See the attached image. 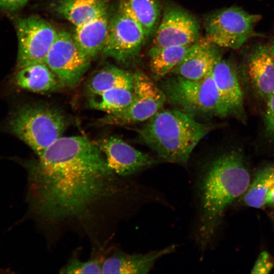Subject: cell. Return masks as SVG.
Masks as SVG:
<instances>
[{"mask_svg": "<svg viewBox=\"0 0 274 274\" xmlns=\"http://www.w3.org/2000/svg\"><path fill=\"white\" fill-rule=\"evenodd\" d=\"M16 31L18 43L17 70L45 63L58 31L53 26L42 17L31 16L18 21Z\"/></svg>", "mask_w": 274, "mask_h": 274, "instance_id": "cell-9", "label": "cell"}, {"mask_svg": "<svg viewBox=\"0 0 274 274\" xmlns=\"http://www.w3.org/2000/svg\"><path fill=\"white\" fill-rule=\"evenodd\" d=\"M175 248V245H172L160 250L144 254L114 253L104 260L101 273H148L157 260L172 253Z\"/></svg>", "mask_w": 274, "mask_h": 274, "instance_id": "cell-16", "label": "cell"}, {"mask_svg": "<svg viewBox=\"0 0 274 274\" xmlns=\"http://www.w3.org/2000/svg\"><path fill=\"white\" fill-rule=\"evenodd\" d=\"M134 75L127 71L113 65L105 66L95 73L87 81V95L99 93L112 88L132 90Z\"/></svg>", "mask_w": 274, "mask_h": 274, "instance_id": "cell-22", "label": "cell"}, {"mask_svg": "<svg viewBox=\"0 0 274 274\" xmlns=\"http://www.w3.org/2000/svg\"><path fill=\"white\" fill-rule=\"evenodd\" d=\"M274 206V187L268 193L266 198V205Z\"/></svg>", "mask_w": 274, "mask_h": 274, "instance_id": "cell-29", "label": "cell"}, {"mask_svg": "<svg viewBox=\"0 0 274 274\" xmlns=\"http://www.w3.org/2000/svg\"><path fill=\"white\" fill-rule=\"evenodd\" d=\"M134 75L133 98L124 110L107 114L98 120L102 125H120L147 121L159 111L167 101L166 95L152 78L142 72Z\"/></svg>", "mask_w": 274, "mask_h": 274, "instance_id": "cell-7", "label": "cell"}, {"mask_svg": "<svg viewBox=\"0 0 274 274\" xmlns=\"http://www.w3.org/2000/svg\"><path fill=\"white\" fill-rule=\"evenodd\" d=\"M274 266L270 256L266 251L262 252L258 256L253 267L252 273L265 274L269 273Z\"/></svg>", "mask_w": 274, "mask_h": 274, "instance_id": "cell-26", "label": "cell"}, {"mask_svg": "<svg viewBox=\"0 0 274 274\" xmlns=\"http://www.w3.org/2000/svg\"><path fill=\"white\" fill-rule=\"evenodd\" d=\"M119 9L142 27L146 38L154 35L160 21V0H121Z\"/></svg>", "mask_w": 274, "mask_h": 274, "instance_id": "cell-20", "label": "cell"}, {"mask_svg": "<svg viewBox=\"0 0 274 274\" xmlns=\"http://www.w3.org/2000/svg\"><path fill=\"white\" fill-rule=\"evenodd\" d=\"M153 46H190L200 37V25L196 19L178 6L167 7L154 33Z\"/></svg>", "mask_w": 274, "mask_h": 274, "instance_id": "cell-11", "label": "cell"}, {"mask_svg": "<svg viewBox=\"0 0 274 274\" xmlns=\"http://www.w3.org/2000/svg\"><path fill=\"white\" fill-rule=\"evenodd\" d=\"M55 11L78 27L108 11L107 0H58Z\"/></svg>", "mask_w": 274, "mask_h": 274, "instance_id": "cell-19", "label": "cell"}, {"mask_svg": "<svg viewBox=\"0 0 274 274\" xmlns=\"http://www.w3.org/2000/svg\"><path fill=\"white\" fill-rule=\"evenodd\" d=\"M94 142L104 154L110 168L118 176L132 175L158 163L154 157L116 135L104 136Z\"/></svg>", "mask_w": 274, "mask_h": 274, "instance_id": "cell-12", "label": "cell"}, {"mask_svg": "<svg viewBox=\"0 0 274 274\" xmlns=\"http://www.w3.org/2000/svg\"><path fill=\"white\" fill-rule=\"evenodd\" d=\"M264 122L266 134L274 140V94L267 99Z\"/></svg>", "mask_w": 274, "mask_h": 274, "instance_id": "cell-27", "label": "cell"}, {"mask_svg": "<svg viewBox=\"0 0 274 274\" xmlns=\"http://www.w3.org/2000/svg\"><path fill=\"white\" fill-rule=\"evenodd\" d=\"M261 19L238 7L219 10L204 18V38L218 47L238 49L256 35L254 26Z\"/></svg>", "mask_w": 274, "mask_h": 274, "instance_id": "cell-6", "label": "cell"}, {"mask_svg": "<svg viewBox=\"0 0 274 274\" xmlns=\"http://www.w3.org/2000/svg\"><path fill=\"white\" fill-rule=\"evenodd\" d=\"M87 95L89 108L107 114L116 113L124 110L131 104L134 96L132 90L120 88Z\"/></svg>", "mask_w": 274, "mask_h": 274, "instance_id": "cell-23", "label": "cell"}, {"mask_svg": "<svg viewBox=\"0 0 274 274\" xmlns=\"http://www.w3.org/2000/svg\"><path fill=\"white\" fill-rule=\"evenodd\" d=\"M218 48L206 38H200L190 46L182 61L172 73L193 80L206 78L222 58Z\"/></svg>", "mask_w": 274, "mask_h": 274, "instance_id": "cell-13", "label": "cell"}, {"mask_svg": "<svg viewBox=\"0 0 274 274\" xmlns=\"http://www.w3.org/2000/svg\"><path fill=\"white\" fill-rule=\"evenodd\" d=\"M160 87L167 101L176 109L193 116L221 117L219 95L212 72L199 80L175 75L162 80Z\"/></svg>", "mask_w": 274, "mask_h": 274, "instance_id": "cell-5", "label": "cell"}, {"mask_svg": "<svg viewBox=\"0 0 274 274\" xmlns=\"http://www.w3.org/2000/svg\"><path fill=\"white\" fill-rule=\"evenodd\" d=\"M212 76L217 89L221 117L243 112V95L235 71L222 58L217 62Z\"/></svg>", "mask_w": 274, "mask_h": 274, "instance_id": "cell-14", "label": "cell"}, {"mask_svg": "<svg viewBox=\"0 0 274 274\" xmlns=\"http://www.w3.org/2000/svg\"><path fill=\"white\" fill-rule=\"evenodd\" d=\"M274 187V165L267 166L256 174L244 193V201L248 207L259 209L266 205L268 193Z\"/></svg>", "mask_w": 274, "mask_h": 274, "instance_id": "cell-24", "label": "cell"}, {"mask_svg": "<svg viewBox=\"0 0 274 274\" xmlns=\"http://www.w3.org/2000/svg\"><path fill=\"white\" fill-rule=\"evenodd\" d=\"M250 176L241 155L232 151L210 162L198 181L200 213L198 241L205 248L225 209L244 194Z\"/></svg>", "mask_w": 274, "mask_h": 274, "instance_id": "cell-2", "label": "cell"}, {"mask_svg": "<svg viewBox=\"0 0 274 274\" xmlns=\"http://www.w3.org/2000/svg\"><path fill=\"white\" fill-rule=\"evenodd\" d=\"M27 167L30 210L51 229L92 236L122 190L101 151L85 136H61Z\"/></svg>", "mask_w": 274, "mask_h": 274, "instance_id": "cell-1", "label": "cell"}, {"mask_svg": "<svg viewBox=\"0 0 274 274\" xmlns=\"http://www.w3.org/2000/svg\"><path fill=\"white\" fill-rule=\"evenodd\" d=\"M248 76L258 94L267 99L274 94V61L267 45L258 44L248 53Z\"/></svg>", "mask_w": 274, "mask_h": 274, "instance_id": "cell-15", "label": "cell"}, {"mask_svg": "<svg viewBox=\"0 0 274 274\" xmlns=\"http://www.w3.org/2000/svg\"><path fill=\"white\" fill-rule=\"evenodd\" d=\"M68 124L67 117L58 108L36 104L18 108L9 121L8 128L37 156L62 136Z\"/></svg>", "mask_w": 274, "mask_h": 274, "instance_id": "cell-4", "label": "cell"}, {"mask_svg": "<svg viewBox=\"0 0 274 274\" xmlns=\"http://www.w3.org/2000/svg\"><path fill=\"white\" fill-rule=\"evenodd\" d=\"M29 0H0V8L15 11L23 7Z\"/></svg>", "mask_w": 274, "mask_h": 274, "instance_id": "cell-28", "label": "cell"}, {"mask_svg": "<svg viewBox=\"0 0 274 274\" xmlns=\"http://www.w3.org/2000/svg\"><path fill=\"white\" fill-rule=\"evenodd\" d=\"M14 84L22 89L38 93H48L64 87L45 63L29 65L17 70Z\"/></svg>", "mask_w": 274, "mask_h": 274, "instance_id": "cell-17", "label": "cell"}, {"mask_svg": "<svg viewBox=\"0 0 274 274\" xmlns=\"http://www.w3.org/2000/svg\"><path fill=\"white\" fill-rule=\"evenodd\" d=\"M146 39L140 25L118 8L110 17L108 35L102 52L120 63L128 65L138 57Z\"/></svg>", "mask_w": 274, "mask_h": 274, "instance_id": "cell-10", "label": "cell"}, {"mask_svg": "<svg viewBox=\"0 0 274 274\" xmlns=\"http://www.w3.org/2000/svg\"><path fill=\"white\" fill-rule=\"evenodd\" d=\"M104 258L101 256L82 261L74 257L60 270L61 273H101Z\"/></svg>", "mask_w": 274, "mask_h": 274, "instance_id": "cell-25", "label": "cell"}, {"mask_svg": "<svg viewBox=\"0 0 274 274\" xmlns=\"http://www.w3.org/2000/svg\"><path fill=\"white\" fill-rule=\"evenodd\" d=\"M110 17L108 11L75 27L73 38L80 49L90 59L102 52L108 35Z\"/></svg>", "mask_w": 274, "mask_h": 274, "instance_id": "cell-18", "label": "cell"}, {"mask_svg": "<svg viewBox=\"0 0 274 274\" xmlns=\"http://www.w3.org/2000/svg\"><path fill=\"white\" fill-rule=\"evenodd\" d=\"M210 127L177 109L160 110L138 131L139 138L163 160L186 164Z\"/></svg>", "mask_w": 274, "mask_h": 274, "instance_id": "cell-3", "label": "cell"}, {"mask_svg": "<svg viewBox=\"0 0 274 274\" xmlns=\"http://www.w3.org/2000/svg\"><path fill=\"white\" fill-rule=\"evenodd\" d=\"M190 46H152L147 53L152 78L155 80H160L168 74L172 73L182 61Z\"/></svg>", "mask_w": 274, "mask_h": 274, "instance_id": "cell-21", "label": "cell"}, {"mask_svg": "<svg viewBox=\"0 0 274 274\" xmlns=\"http://www.w3.org/2000/svg\"><path fill=\"white\" fill-rule=\"evenodd\" d=\"M267 46L269 52L274 61V39L270 41Z\"/></svg>", "mask_w": 274, "mask_h": 274, "instance_id": "cell-30", "label": "cell"}, {"mask_svg": "<svg viewBox=\"0 0 274 274\" xmlns=\"http://www.w3.org/2000/svg\"><path fill=\"white\" fill-rule=\"evenodd\" d=\"M91 59L78 47L73 35L61 30L45 59V63L55 73L64 87H74L81 82L89 68Z\"/></svg>", "mask_w": 274, "mask_h": 274, "instance_id": "cell-8", "label": "cell"}]
</instances>
